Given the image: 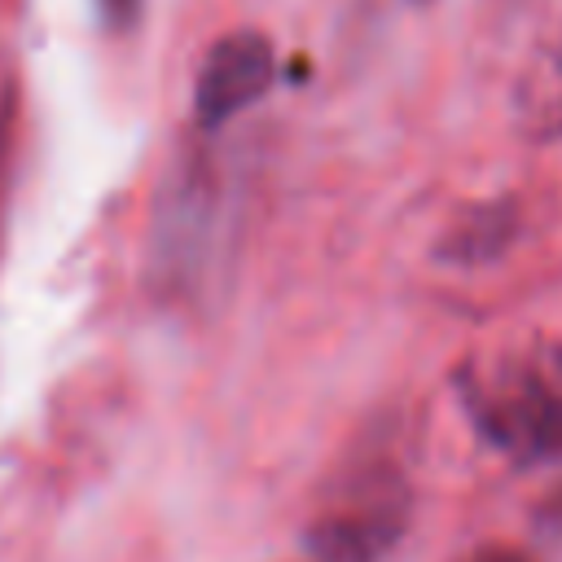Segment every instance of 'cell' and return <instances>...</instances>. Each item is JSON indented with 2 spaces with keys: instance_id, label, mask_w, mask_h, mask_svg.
<instances>
[{
  "instance_id": "cell-5",
  "label": "cell",
  "mask_w": 562,
  "mask_h": 562,
  "mask_svg": "<svg viewBox=\"0 0 562 562\" xmlns=\"http://www.w3.org/2000/svg\"><path fill=\"white\" fill-rule=\"evenodd\" d=\"M9 119H13V75H9V61L0 53V145H4V132H9Z\"/></svg>"
},
{
  "instance_id": "cell-4",
  "label": "cell",
  "mask_w": 562,
  "mask_h": 562,
  "mask_svg": "<svg viewBox=\"0 0 562 562\" xmlns=\"http://www.w3.org/2000/svg\"><path fill=\"white\" fill-rule=\"evenodd\" d=\"M97 9L110 26H132L136 13H140V0H97Z\"/></svg>"
},
{
  "instance_id": "cell-2",
  "label": "cell",
  "mask_w": 562,
  "mask_h": 562,
  "mask_svg": "<svg viewBox=\"0 0 562 562\" xmlns=\"http://www.w3.org/2000/svg\"><path fill=\"white\" fill-rule=\"evenodd\" d=\"M272 44L259 31H228L220 35L202 66H198V83H193V114L202 127H220L228 119H237L246 105H255L268 88H272Z\"/></svg>"
},
{
  "instance_id": "cell-3",
  "label": "cell",
  "mask_w": 562,
  "mask_h": 562,
  "mask_svg": "<svg viewBox=\"0 0 562 562\" xmlns=\"http://www.w3.org/2000/svg\"><path fill=\"white\" fill-rule=\"evenodd\" d=\"M518 123L531 136H558L562 132V40L540 48L527 75L518 79Z\"/></svg>"
},
{
  "instance_id": "cell-6",
  "label": "cell",
  "mask_w": 562,
  "mask_h": 562,
  "mask_svg": "<svg viewBox=\"0 0 562 562\" xmlns=\"http://www.w3.org/2000/svg\"><path fill=\"white\" fill-rule=\"evenodd\" d=\"M465 562H531V558L518 549H505V544H487V549H474Z\"/></svg>"
},
{
  "instance_id": "cell-1",
  "label": "cell",
  "mask_w": 562,
  "mask_h": 562,
  "mask_svg": "<svg viewBox=\"0 0 562 562\" xmlns=\"http://www.w3.org/2000/svg\"><path fill=\"white\" fill-rule=\"evenodd\" d=\"M457 395L470 422L509 457L562 452V342L509 338L465 356Z\"/></svg>"
}]
</instances>
